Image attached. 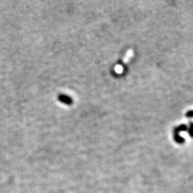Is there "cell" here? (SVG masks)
<instances>
[{
	"instance_id": "2",
	"label": "cell",
	"mask_w": 193,
	"mask_h": 193,
	"mask_svg": "<svg viewBox=\"0 0 193 193\" xmlns=\"http://www.w3.org/2000/svg\"><path fill=\"white\" fill-rule=\"evenodd\" d=\"M59 100L66 105H72V99L70 96L64 95V94H61L59 96Z\"/></svg>"
},
{
	"instance_id": "4",
	"label": "cell",
	"mask_w": 193,
	"mask_h": 193,
	"mask_svg": "<svg viewBox=\"0 0 193 193\" xmlns=\"http://www.w3.org/2000/svg\"><path fill=\"white\" fill-rule=\"evenodd\" d=\"M186 117H193V110H190L189 112H188L186 113Z\"/></svg>"
},
{
	"instance_id": "1",
	"label": "cell",
	"mask_w": 193,
	"mask_h": 193,
	"mask_svg": "<svg viewBox=\"0 0 193 193\" xmlns=\"http://www.w3.org/2000/svg\"><path fill=\"white\" fill-rule=\"evenodd\" d=\"M186 130H188V126L186 125H181L175 128L174 130V139L178 144H183L185 142V139L180 135V132Z\"/></svg>"
},
{
	"instance_id": "3",
	"label": "cell",
	"mask_w": 193,
	"mask_h": 193,
	"mask_svg": "<svg viewBox=\"0 0 193 193\" xmlns=\"http://www.w3.org/2000/svg\"><path fill=\"white\" fill-rule=\"evenodd\" d=\"M188 133H189L190 136L193 138V122H190L189 128L188 129Z\"/></svg>"
}]
</instances>
